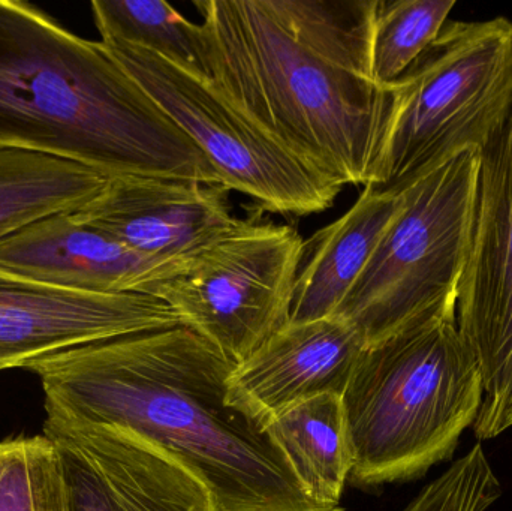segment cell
I'll list each match as a JSON object with an SVG mask.
<instances>
[{
  "label": "cell",
  "mask_w": 512,
  "mask_h": 511,
  "mask_svg": "<svg viewBox=\"0 0 512 511\" xmlns=\"http://www.w3.org/2000/svg\"><path fill=\"white\" fill-rule=\"evenodd\" d=\"M234 366L179 324L57 351L24 369L41 381L47 417L152 444L203 483L218 511H345L310 498L265 429L231 407Z\"/></svg>",
  "instance_id": "obj_1"
},
{
  "label": "cell",
  "mask_w": 512,
  "mask_h": 511,
  "mask_svg": "<svg viewBox=\"0 0 512 511\" xmlns=\"http://www.w3.org/2000/svg\"><path fill=\"white\" fill-rule=\"evenodd\" d=\"M213 86L333 185L372 186L396 105L372 77L373 0H197Z\"/></svg>",
  "instance_id": "obj_2"
},
{
  "label": "cell",
  "mask_w": 512,
  "mask_h": 511,
  "mask_svg": "<svg viewBox=\"0 0 512 511\" xmlns=\"http://www.w3.org/2000/svg\"><path fill=\"white\" fill-rule=\"evenodd\" d=\"M0 147L108 177L219 183L209 159L105 50L41 9L0 0Z\"/></svg>",
  "instance_id": "obj_3"
},
{
  "label": "cell",
  "mask_w": 512,
  "mask_h": 511,
  "mask_svg": "<svg viewBox=\"0 0 512 511\" xmlns=\"http://www.w3.org/2000/svg\"><path fill=\"white\" fill-rule=\"evenodd\" d=\"M457 309L364 348L342 395L358 488L411 482L451 461L483 404Z\"/></svg>",
  "instance_id": "obj_4"
},
{
  "label": "cell",
  "mask_w": 512,
  "mask_h": 511,
  "mask_svg": "<svg viewBox=\"0 0 512 511\" xmlns=\"http://www.w3.org/2000/svg\"><path fill=\"white\" fill-rule=\"evenodd\" d=\"M480 149L462 150L400 186L403 206L334 317L369 345L457 309L474 236Z\"/></svg>",
  "instance_id": "obj_5"
},
{
  "label": "cell",
  "mask_w": 512,
  "mask_h": 511,
  "mask_svg": "<svg viewBox=\"0 0 512 511\" xmlns=\"http://www.w3.org/2000/svg\"><path fill=\"white\" fill-rule=\"evenodd\" d=\"M396 105L372 186L397 189L501 128L512 105V21H447L393 84Z\"/></svg>",
  "instance_id": "obj_6"
},
{
  "label": "cell",
  "mask_w": 512,
  "mask_h": 511,
  "mask_svg": "<svg viewBox=\"0 0 512 511\" xmlns=\"http://www.w3.org/2000/svg\"><path fill=\"white\" fill-rule=\"evenodd\" d=\"M304 246L289 225L240 219L149 294L239 365L291 321Z\"/></svg>",
  "instance_id": "obj_7"
},
{
  "label": "cell",
  "mask_w": 512,
  "mask_h": 511,
  "mask_svg": "<svg viewBox=\"0 0 512 511\" xmlns=\"http://www.w3.org/2000/svg\"><path fill=\"white\" fill-rule=\"evenodd\" d=\"M105 50L201 150L222 185L254 201L255 212L306 216L333 206L343 188L322 179L271 140L212 81L120 41Z\"/></svg>",
  "instance_id": "obj_8"
},
{
  "label": "cell",
  "mask_w": 512,
  "mask_h": 511,
  "mask_svg": "<svg viewBox=\"0 0 512 511\" xmlns=\"http://www.w3.org/2000/svg\"><path fill=\"white\" fill-rule=\"evenodd\" d=\"M457 324L483 377L474 434L512 426V105L480 150L474 236L457 299Z\"/></svg>",
  "instance_id": "obj_9"
},
{
  "label": "cell",
  "mask_w": 512,
  "mask_h": 511,
  "mask_svg": "<svg viewBox=\"0 0 512 511\" xmlns=\"http://www.w3.org/2000/svg\"><path fill=\"white\" fill-rule=\"evenodd\" d=\"M72 511H218L203 483L167 453L105 426L47 417Z\"/></svg>",
  "instance_id": "obj_10"
},
{
  "label": "cell",
  "mask_w": 512,
  "mask_h": 511,
  "mask_svg": "<svg viewBox=\"0 0 512 511\" xmlns=\"http://www.w3.org/2000/svg\"><path fill=\"white\" fill-rule=\"evenodd\" d=\"M150 294L60 290L0 272V372L78 345L179 326Z\"/></svg>",
  "instance_id": "obj_11"
},
{
  "label": "cell",
  "mask_w": 512,
  "mask_h": 511,
  "mask_svg": "<svg viewBox=\"0 0 512 511\" xmlns=\"http://www.w3.org/2000/svg\"><path fill=\"white\" fill-rule=\"evenodd\" d=\"M230 189L168 177H110L104 191L71 213L138 254L167 263L188 260L233 230Z\"/></svg>",
  "instance_id": "obj_12"
},
{
  "label": "cell",
  "mask_w": 512,
  "mask_h": 511,
  "mask_svg": "<svg viewBox=\"0 0 512 511\" xmlns=\"http://www.w3.org/2000/svg\"><path fill=\"white\" fill-rule=\"evenodd\" d=\"M366 342L342 318L289 323L227 381L231 407L262 429L289 408L321 395H343Z\"/></svg>",
  "instance_id": "obj_13"
},
{
  "label": "cell",
  "mask_w": 512,
  "mask_h": 511,
  "mask_svg": "<svg viewBox=\"0 0 512 511\" xmlns=\"http://www.w3.org/2000/svg\"><path fill=\"white\" fill-rule=\"evenodd\" d=\"M186 261V260H185ZM138 254L71 213L39 219L0 240V272L60 290L149 294L182 269Z\"/></svg>",
  "instance_id": "obj_14"
},
{
  "label": "cell",
  "mask_w": 512,
  "mask_h": 511,
  "mask_svg": "<svg viewBox=\"0 0 512 511\" xmlns=\"http://www.w3.org/2000/svg\"><path fill=\"white\" fill-rule=\"evenodd\" d=\"M403 206L402 189L366 186L354 206L304 246L291 321L334 317Z\"/></svg>",
  "instance_id": "obj_15"
},
{
  "label": "cell",
  "mask_w": 512,
  "mask_h": 511,
  "mask_svg": "<svg viewBox=\"0 0 512 511\" xmlns=\"http://www.w3.org/2000/svg\"><path fill=\"white\" fill-rule=\"evenodd\" d=\"M265 432L310 498L340 506L354 467L342 396L321 395L301 402L268 423Z\"/></svg>",
  "instance_id": "obj_16"
},
{
  "label": "cell",
  "mask_w": 512,
  "mask_h": 511,
  "mask_svg": "<svg viewBox=\"0 0 512 511\" xmlns=\"http://www.w3.org/2000/svg\"><path fill=\"white\" fill-rule=\"evenodd\" d=\"M108 179L69 159L0 147V240L39 219L77 212Z\"/></svg>",
  "instance_id": "obj_17"
},
{
  "label": "cell",
  "mask_w": 512,
  "mask_h": 511,
  "mask_svg": "<svg viewBox=\"0 0 512 511\" xmlns=\"http://www.w3.org/2000/svg\"><path fill=\"white\" fill-rule=\"evenodd\" d=\"M101 41L146 48L210 80L206 33L164 0H95L90 3Z\"/></svg>",
  "instance_id": "obj_18"
},
{
  "label": "cell",
  "mask_w": 512,
  "mask_h": 511,
  "mask_svg": "<svg viewBox=\"0 0 512 511\" xmlns=\"http://www.w3.org/2000/svg\"><path fill=\"white\" fill-rule=\"evenodd\" d=\"M456 0H379L372 36V77L396 84L438 38Z\"/></svg>",
  "instance_id": "obj_19"
},
{
  "label": "cell",
  "mask_w": 512,
  "mask_h": 511,
  "mask_svg": "<svg viewBox=\"0 0 512 511\" xmlns=\"http://www.w3.org/2000/svg\"><path fill=\"white\" fill-rule=\"evenodd\" d=\"M0 511H72L62 458L47 435L0 441Z\"/></svg>",
  "instance_id": "obj_20"
},
{
  "label": "cell",
  "mask_w": 512,
  "mask_h": 511,
  "mask_svg": "<svg viewBox=\"0 0 512 511\" xmlns=\"http://www.w3.org/2000/svg\"><path fill=\"white\" fill-rule=\"evenodd\" d=\"M501 497V482L478 443L424 486L403 511H487Z\"/></svg>",
  "instance_id": "obj_21"
}]
</instances>
